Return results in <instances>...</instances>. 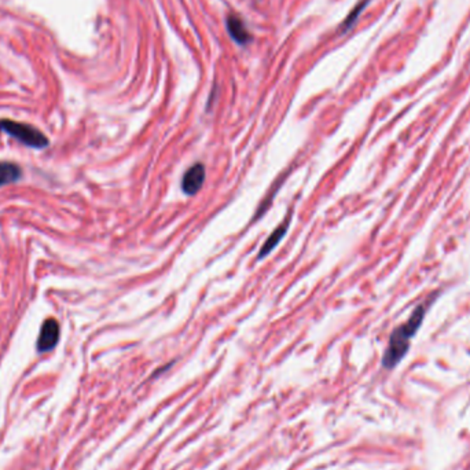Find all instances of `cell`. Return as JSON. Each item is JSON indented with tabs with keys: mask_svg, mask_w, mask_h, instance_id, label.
<instances>
[{
	"mask_svg": "<svg viewBox=\"0 0 470 470\" xmlns=\"http://www.w3.org/2000/svg\"><path fill=\"white\" fill-rule=\"evenodd\" d=\"M288 229H289V217H288L279 227H277V229L272 231V234L268 236V239L263 243V246H262V249H260V252H259V256H258L259 260L265 259L268 253H271V252L277 248V245L279 243V241H281V239L285 236V234H286Z\"/></svg>",
	"mask_w": 470,
	"mask_h": 470,
	"instance_id": "5",
	"label": "cell"
},
{
	"mask_svg": "<svg viewBox=\"0 0 470 470\" xmlns=\"http://www.w3.org/2000/svg\"><path fill=\"white\" fill-rule=\"evenodd\" d=\"M21 177V170L13 163H0V187L14 183Z\"/></svg>",
	"mask_w": 470,
	"mask_h": 470,
	"instance_id": "7",
	"label": "cell"
},
{
	"mask_svg": "<svg viewBox=\"0 0 470 470\" xmlns=\"http://www.w3.org/2000/svg\"><path fill=\"white\" fill-rule=\"evenodd\" d=\"M227 28H229L231 37L236 40L239 44H245L246 42H249V33L245 28L243 23L238 17H235V15L229 17Z\"/></svg>",
	"mask_w": 470,
	"mask_h": 470,
	"instance_id": "6",
	"label": "cell"
},
{
	"mask_svg": "<svg viewBox=\"0 0 470 470\" xmlns=\"http://www.w3.org/2000/svg\"><path fill=\"white\" fill-rule=\"evenodd\" d=\"M59 340V324L56 319H47L42 329L37 340V350L40 352L51 351Z\"/></svg>",
	"mask_w": 470,
	"mask_h": 470,
	"instance_id": "4",
	"label": "cell"
},
{
	"mask_svg": "<svg viewBox=\"0 0 470 470\" xmlns=\"http://www.w3.org/2000/svg\"><path fill=\"white\" fill-rule=\"evenodd\" d=\"M0 131L18 139L25 146L44 148L49 145L47 136L30 124L17 122L13 120H0Z\"/></svg>",
	"mask_w": 470,
	"mask_h": 470,
	"instance_id": "2",
	"label": "cell"
},
{
	"mask_svg": "<svg viewBox=\"0 0 470 470\" xmlns=\"http://www.w3.org/2000/svg\"><path fill=\"white\" fill-rule=\"evenodd\" d=\"M205 165L203 163H196L191 165L182 179V191L186 196H196L205 182Z\"/></svg>",
	"mask_w": 470,
	"mask_h": 470,
	"instance_id": "3",
	"label": "cell"
},
{
	"mask_svg": "<svg viewBox=\"0 0 470 470\" xmlns=\"http://www.w3.org/2000/svg\"><path fill=\"white\" fill-rule=\"evenodd\" d=\"M426 314V305L425 304H419L412 317L409 318V321L402 326H398L389 338V344L388 348L383 353L382 357V366L385 369H393L396 367L402 359L406 356V353L409 352L410 348V341L412 337L417 334L418 329L421 327V324L424 322Z\"/></svg>",
	"mask_w": 470,
	"mask_h": 470,
	"instance_id": "1",
	"label": "cell"
}]
</instances>
